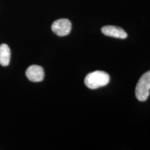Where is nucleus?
<instances>
[{
	"label": "nucleus",
	"mask_w": 150,
	"mask_h": 150,
	"mask_svg": "<svg viewBox=\"0 0 150 150\" xmlns=\"http://www.w3.org/2000/svg\"><path fill=\"white\" fill-rule=\"evenodd\" d=\"M150 71L142 75L136 87V97L140 102H145L150 94Z\"/></svg>",
	"instance_id": "obj_2"
},
{
	"label": "nucleus",
	"mask_w": 150,
	"mask_h": 150,
	"mask_svg": "<svg viewBox=\"0 0 150 150\" xmlns=\"http://www.w3.org/2000/svg\"><path fill=\"white\" fill-rule=\"evenodd\" d=\"M102 32L105 35L116 38L125 39L127 37V33L125 30L115 26H104L102 28Z\"/></svg>",
	"instance_id": "obj_5"
},
{
	"label": "nucleus",
	"mask_w": 150,
	"mask_h": 150,
	"mask_svg": "<svg viewBox=\"0 0 150 150\" xmlns=\"http://www.w3.org/2000/svg\"><path fill=\"white\" fill-rule=\"evenodd\" d=\"M110 76L103 71H95L89 73L84 79V83L90 89H97L109 83Z\"/></svg>",
	"instance_id": "obj_1"
},
{
	"label": "nucleus",
	"mask_w": 150,
	"mask_h": 150,
	"mask_svg": "<svg viewBox=\"0 0 150 150\" xmlns=\"http://www.w3.org/2000/svg\"><path fill=\"white\" fill-rule=\"evenodd\" d=\"M26 76L28 79L33 82H40L44 79L45 72L40 65H33L29 66L26 71Z\"/></svg>",
	"instance_id": "obj_4"
},
{
	"label": "nucleus",
	"mask_w": 150,
	"mask_h": 150,
	"mask_svg": "<svg viewBox=\"0 0 150 150\" xmlns=\"http://www.w3.org/2000/svg\"><path fill=\"white\" fill-rule=\"evenodd\" d=\"M11 50L6 44L0 45V64L2 66H7L10 63Z\"/></svg>",
	"instance_id": "obj_6"
},
{
	"label": "nucleus",
	"mask_w": 150,
	"mask_h": 150,
	"mask_svg": "<svg viewBox=\"0 0 150 150\" xmlns=\"http://www.w3.org/2000/svg\"><path fill=\"white\" fill-rule=\"evenodd\" d=\"M72 24L67 19H59L53 22L52 30L59 36H65L70 33Z\"/></svg>",
	"instance_id": "obj_3"
}]
</instances>
